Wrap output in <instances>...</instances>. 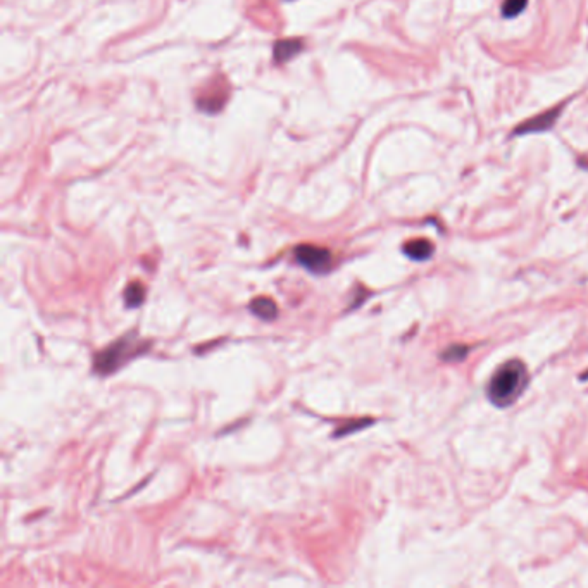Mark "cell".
<instances>
[{"label": "cell", "instance_id": "cell-10", "mask_svg": "<svg viewBox=\"0 0 588 588\" xmlns=\"http://www.w3.org/2000/svg\"><path fill=\"white\" fill-rule=\"evenodd\" d=\"M466 352H468V349L462 347V345H456V347H450L449 351L443 352L442 357L447 359V361H459V359L466 357Z\"/></svg>", "mask_w": 588, "mask_h": 588}, {"label": "cell", "instance_id": "cell-5", "mask_svg": "<svg viewBox=\"0 0 588 588\" xmlns=\"http://www.w3.org/2000/svg\"><path fill=\"white\" fill-rule=\"evenodd\" d=\"M252 314L257 318L264 319V321H273L278 316V307L271 298L268 297H257L250 302Z\"/></svg>", "mask_w": 588, "mask_h": 588}, {"label": "cell", "instance_id": "cell-6", "mask_svg": "<svg viewBox=\"0 0 588 588\" xmlns=\"http://www.w3.org/2000/svg\"><path fill=\"white\" fill-rule=\"evenodd\" d=\"M404 254L409 255L412 261H426V259L432 257L433 254V245L430 244L425 238H419V240H411L404 245Z\"/></svg>", "mask_w": 588, "mask_h": 588}, {"label": "cell", "instance_id": "cell-7", "mask_svg": "<svg viewBox=\"0 0 588 588\" xmlns=\"http://www.w3.org/2000/svg\"><path fill=\"white\" fill-rule=\"evenodd\" d=\"M302 43L298 40H281L274 45V59L278 62H285V60L292 59L295 54L301 52Z\"/></svg>", "mask_w": 588, "mask_h": 588}, {"label": "cell", "instance_id": "cell-4", "mask_svg": "<svg viewBox=\"0 0 588 588\" xmlns=\"http://www.w3.org/2000/svg\"><path fill=\"white\" fill-rule=\"evenodd\" d=\"M563 109H564V104H561V106L552 107V109L543 110V113L530 117L528 121L521 123L519 126L514 130L513 137H523V135H533V133L549 132V130H552V126L556 124V121L561 117V114H563Z\"/></svg>", "mask_w": 588, "mask_h": 588}, {"label": "cell", "instance_id": "cell-8", "mask_svg": "<svg viewBox=\"0 0 588 588\" xmlns=\"http://www.w3.org/2000/svg\"><path fill=\"white\" fill-rule=\"evenodd\" d=\"M145 298V288L142 283H132L124 292V301H126L128 307H139Z\"/></svg>", "mask_w": 588, "mask_h": 588}, {"label": "cell", "instance_id": "cell-2", "mask_svg": "<svg viewBox=\"0 0 588 588\" xmlns=\"http://www.w3.org/2000/svg\"><path fill=\"white\" fill-rule=\"evenodd\" d=\"M142 340L135 337H123L117 342H114L113 345H109L107 349H104L102 352L95 355V362H93V368L95 373L99 375H110L116 369H119L121 366L126 364L128 361H132L133 357L140 355L142 349Z\"/></svg>", "mask_w": 588, "mask_h": 588}, {"label": "cell", "instance_id": "cell-9", "mask_svg": "<svg viewBox=\"0 0 588 588\" xmlns=\"http://www.w3.org/2000/svg\"><path fill=\"white\" fill-rule=\"evenodd\" d=\"M526 5H528V0H504L502 16L507 19L516 18L525 11Z\"/></svg>", "mask_w": 588, "mask_h": 588}, {"label": "cell", "instance_id": "cell-1", "mask_svg": "<svg viewBox=\"0 0 588 588\" xmlns=\"http://www.w3.org/2000/svg\"><path fill=\"white\" fill-rule=\"evenodd\" d=\"M526 385H528L526 366L521 361H509L493 373L486 394L497 408H506L519 399Z\"/></svg>", "mask_w": 588, "mask_h": 588}, {"label": "cell", "instance_id": "cell-11", "mask_svg": "<svg viewBox=\"0 0 588 588\" xmlns=\"http://www.w3.org/2000/svg\"><path fill=\"white\" fill-rule=\"evenodd\" d=\"M366 425H369V421H354V425H347V423H345V425L342 426L340 430H337V432H335V436L347 435V433L354 432V430L362 428V426H366Z\"/></svg>", "mask_w": 588, "mask_h": 588}, {"label": "cell", "instance_id": "cell-3", "mask_svg": "<svg viewBox=\"0 0 588 588\" xmlns=\"http://www.w3.org/2000/svg\"><path fill=\"white\" fill-rule=\"evenodd\" d=\"M295 259L312 273H326L331 268V252L316 245H298L295 248Z\"/></svg>", "mask_w": 588, "mask_h": 588}]
</instances>
